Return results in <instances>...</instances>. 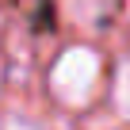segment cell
<instances>
[{
  "label": "cell",
  "mask_w": 130,
  "mask_h": 130,
  "mask_svg": "<svg viewBox=\"0 0 130 130\" xmlns=\"http://www.w3.org/2000/svg\"><path fill=\"white\" fill-rule=\"evenodd\" d=\"M50 92L65 107H88L100 92V54L88 46H69L50 69Z\"/></svg>",
  "instance_id": "6da1fadb"
},
{
  "label": "cell",
  "mask_w": 130,
  "mask_h": 130,
  "mask_svg": "<svg viewBox=\"0 0 130 130\" xmlns=\"http://www.w3.org/2000/svg\"><path fill=\"white\" fill-rule=\"evenodd\" d=\"M115 107H119V115L130 119V57L119 65V73H115Z\"/></svg>",
  "instance_id": "7a4b0ae2"
},
{
  "label": "cell",
  "mask_w": 130,
  "mask_h": 130,
  "mask_svg": "<svg viewBox=\"0 0 130 130\" xmlns=\"http://www.w3.org/2000/svg\"><path fill=\"white\" fill-rule=\"evenodd\" d=\"M0 130H42V126H38V122H31V119L12 115V119H4V122H0Z\"/></svg>",
  "instance_id": "3957f363"
}]
</instances>
